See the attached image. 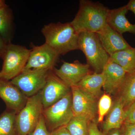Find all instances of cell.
Wrapping results in <instances>:
<instances>
[{"instance_id": "cell-32", "label": "cell", "mask_w": 135, "mask_h": 135, "mask_svg": "<svg viewBox=\"0 0 135 135\" xmlns=\"http://www.w3.org/2000/svg\"><path fill=\"white\" fill-rule=\"evenodd\" d=\"M6 5L5 3V1L3 0H0V9L1 8L3 7H4Z\"/></svg>"}, {"instance_id": "cell-20", "label": "cell", "mask_w": 135, "mask_h": 135, "mask_svg": "<svg viewBox=\"0 0 135 135\" xmlns=\"http://www.w3.org/2000/svg\"><path fill=\"white\" fill-rule=\"evenodd\" d=\"M118 94L126 111L135 101V72L127 74Z\"/></svg>"}, {"instance_id": "cell-4", "label": "cell", "mask_w": 135, "mask_h": 135, "mask_svg": "<svg viewBox=\"0 0 135 135\" xmlns=\"http://www.w3.org/2000/svg\"><path fill=\"white\" fill-rule=\"evenodd\" d=\"M44 108L41 91L28 98L26 104L16 116V127L17 135H29L38 123Z\"/></svg>"}, {"instance_id": "cell-24", "label": "cell", "mask_w": 135, "mask_h": 135, "mask_svg": "<svg viewBox=\"0 0 135 135\" xmlns=\"http://www.w3.org/2000/svg\"><path fill=\"white\" fill-rule=\"evenodd\" d=\"M50 134L42 114L35 129L29 135H50Z\"/></svg>"}, {"instance_id": "cell-23", "label": "cell", "mask_w": 135, "mask_h": 135, "mask_svg": "<svg viewBox=\"0 0 135 135\" xmlns=\"http://www.w3.org/2000/svg\"><path fill=\"white\" fill-rule=\"evenodd\" d=\"M112 101L110 95L104 94L99 98L98 102V122L103 121L104 116L107 114L112 105Z\"/></svg>"}, {"instance_id": "cell-8", "label": "cell", "mask_w": 135, "mask_h": 135, "mask_svg": "<svg viewBox=\"0 0 135 135\" xmlns=\"http://www.w3.org/2000/svg\"><path fill=\"white\" fill-rule=\"evenodd\" d=\"M32 47L24 69L53 70L60 55L45 42L39 46L32 44Z\"/></svg>"}, {"instance_id": "cell-22", "label": "cell", "mask_w": 135, "mask_h": 135, "mask_svg": "<svg viewBox=\"0 0 135 135\" xmlns=\"http://www.w3.org/2000/svg\"><path fill=\"white\" fill-rule=\"evenodd\" d=\"M89 122L84 117L74 116L65 127L71 135H89Z\"/></svg>"}, {"instance_id": "cell-27", "label": "cell", "mask_w": 135, "mask_h": 135, "mask_svg": "<svg viewBox=\"0 0 135 135\" xmlns=\"http://www.w3.org/2000/svg\"><path fill=\"white\" fill-rule=\"evenodd\" d=\"M121 130L122 135H135V124L123 125Z\"/></svg>"}, {"instance_id": "cell-31", "label": "cell", "mask_w": 135, "mask_h": 135, "mask_svg": "<svg viewBox=\"0 0 135 135\" xmlns=\"http://www.w3.org/2000/svg\"><path fill=\"white\" fill-rule=\"evenodd\" d=\"M104 135H122L121 128L112 129Z\"/></svg>"}, {"instance_id": "cell-2", "label": "cell", "mask_w": 135, "mask_h": 135, "mask_svg": "<svg viewBox=\"0 0 135 135\" xmlns=\"http://www.w3.org/2000/svg\"><path fill=\"white\" fill-rule=\"evenodd\" d=\"M41 32L45 38V43L60 55L79 50V34L70 22L51 23L44 25Z\"/></svg>"}, {"instance_id": "cell-3", "label": "cell", "mask_w": 135, "mask_h": 135, "mask_svg": "<svg viewBox=\"0 0 135 135\" xmlns=\"http://www.w3.org/2000/svg\"><path fill=\"white\" fill-rule=\"evenodd\" d=\"M79 50L85 55L87 64L95 72L101 73L109 62L110 56L102 46L97 33L82 32L79 34Z\"/></svg>"}, {"instance_id": "cell-11", "label": "cell", "mask_w": 135, "mask_h": 135, "mask_svg": "<svg viewBox=\"0 0 135 135\" xmlns=\"http://www.w3.org/2000/svg\"><path fill=\"white\" fill-rule=\"evenodd\" d=\"M90 66L79 60L70 63L63 61L60 68H54L53 73L70 88L76 86L83 77L90 74Z\"/></svg>"}, {"instance_id": "cell-21", "label": "cell", "mask_w": 135, "mask_h": 135, "mask_svg": "<svg viewBox=\"0 0 135 135\" xmlns=\"http://www.w3.org/2000/svg\"><path fill=\"white\" fill-rule=\"evenodd\" d=\"M14 111L6 109L0 115V135H17Z\"/></svg>"}, {"instance_id": "cell-1", "label": "cell", "mask_w": 135, "mask_h": 135, "mask_svg": "<svg viewBox=\"0 0 135 135\" xmlns=\"http://www.w3.org/2000/svg\"><path fill=\"white\" fill-rule=\"evenodd\" d=\"M109 9L99 2L81 0L79 8L71 24L78 34L97 33L107 24Z\"/></svg>"}, {"instance_id": "cell-7", "label": "cell", "mask_w": 135, "mask_h": 135, "mask_svg": "<svg viewBox=\"0 0 135 135\" xmlns=\"http://www.w3.org/2000/svg\"><path fill=\"white\" fill-rule=\"evenodd\" d=\"M50 71L24 69L10 81L26 96L30 97L38 94L43 89Z\"/></svg>"}, {"instance_id": "cell-13", "label": "cell", "mask_w": 135, "mask_h": 135, "mask_svg": "<svg viewBox=\"0 0 135 135\" xmlns=\"http://www.w3.org/2000/svg\"><path fill=\"white\" fill-rule=\"evenodd\" d=\"M97 34L102 46L110 56L131 47L122 35L107 24Z\"/></svg>"}, {"instance_id": "cell-17", "label": "cell", "mask_w": 135, "mask_h": 135, "mask_svg": "<svg viewBox=\"0 0 135 135\" xmlns=\"http://www.w3.org/2000/svg\"><path fill=\"white\" fill-rule=\"evenodd\" d=\"M104 80V75L103 73H90L83 77L76 86L83 92L98 100L103 95L101 89L103 86Z\"/></svg>"}, {"instance_id": "cell-19", "label": "cell", "mask_w": 135, "mask_h": 135, "mask_svg": "<svg viewBox=\"0 0 135 135\" xmlns=\"http://www.w3.org/2000/svg\"><path fill=\"white\" fill-rule=\"evenodd\" d=\"M14 32L13 13L6 4L0 9V36L8 44L11 43Z\"/></svg>"}, {"instance_id": "cell-28", "label": "cell", "mask_w": 135, "mask_h": 135, "mask_svg": "<svg viewBox=\"0 0 135 135\" xmlns=\"http://www.w3.org/2000/svg\"><path fill=\"white\" fill-rule=\"evenodd\" d=\"M8 44L0 36V58L3 59Z\"/></svg>"}, {"instance_id": "cell-16", "label": "cell", "mask_w": 135, "mask_h": 135, "mask_svg": "<svg viewBox=\"0 0 135 135\" xmlns=\"http://www.w3.org/2000/svg\"><path fill=\"white\" fill-rule=\"evenodd\" d=\"M126 118V110L119 98H117L113 103L112 107L102 123V133L106 134L109 131L119 129L123 126Z\"/></svg>"}, {"instance_id": "cell-15", "label": "cell", "mask_w": 135, "mask_h": 135, "mask_svg": "<svg viewBox=\"0 0 135 135\" xmlns=\"http://www.w3.org/2000/svg\"><path fill=\"white\" fill-rule=\"evenodd\" d=\"M128 11L126 5L110 10L107 17V24L121 35L124 33L129 32L135 35V24H131L126 17Z\"/></svg>"}, {"instance_id": "cell-10", "label": "cell", "mask_w": 135, "mask_h": 135, "mask_svg": "<svg viewBox=\"0 0 135 135\" xmlns=\"http://www.w3.org/2000/svg\"><path fill=\"white\" fill-rule=\"evenodd\" d=\"M71 92V88L51 70L46 84L41 91L44 109L54 104Z\"/></svg>"}, {"instance_id": "cell-5", "label": "cell", "mask_w": 135, "mask_h": 135, "mask_svg": "<svg viewBox=\"0 0 135 135\" xmlns=\"http://www.w3.org/2000/svg\"><path fill=\"white\" fill-rule=\"evenodd\" d=\"M30 51L24 46L9 43L3 59L0 79L11 81L20 74L25 67Z\"/></svg>"}, {"instance_id": "cell-6", "label": "cell", "mask_w": 135, "mask_h": 135, "mask_svg": "<svg viewBox=\"0 0 135 135\" xmlns=\"http://www.w3.org/2000/svg\"><path fill=\"white\" fill-rule=\"evenodd\" d=\"M71 92L51 106L43 110L42 115L50 132L66 126L74 116Z\"/></svg>"}, {"instance_id": "cell-14", "label": "cell", "mask_w": 135, "mask_h": 135, "mask_svg": "<svg viewBox=\"0 0 135 135\" xmlns=\"http://www.w3.org/2000/svg\"><path fill=\"white\" fill-rule=\"evenodd\" d=\"M102 73L105 77L103 88L105 94L110 95L118 94L127 73L120 66L109 60Z\"/></svg>"}, {"instance_id": "cell-25", "label": "cell", "mask_w": 135, "mask_h": 135, "mask_svg": "<svg viewBox=\"0 0 135 135\" xmlns=\"http://www.w3.org/2000/svg\"><path fill=\"white\" fill-rule=\"evenodd\" d=\"M135 124V101L126 111V118L123 125Z\"/></svg>"}, {"instance_id": "cell-30", "label": "cell", "mask_w": 135, "mask_h": 135, "mask_svg": "<svg viewBox=\"0 0 135 135\" xmlns=\"http://www.w3.org/2000/svg\"><path fill=\"white\" fill-rule=\"evenodd\" d=\"M128 11H130L135 15V0H130L126 5Z\"/></svg>"}, {"instance_id": "cell-18", "label": "cell", "mask_w": 135, "mask_h": 135, "mask_svg": "<svg viewBox=\"0 0 135 135\" xmlns=\"http://www.w3.org/2000/svg\"><path fill=\"white\" fill-rule=\"evenodd\" d=\"M109 61L120 66L127 73L135 72V48L118 51L110 56Z\"/></svg>"}, {"instance_id": "cell-12", "label": "cell", "mask_w": 135, "mask_h": 135, "mask_svg": "<svg viewBox=\"0 0 135 135\" xmlns=\"http://www.w3.org/2000/svg\"><path fill=\"white\" fill-rule=\"evenodd\" d=\"M0 98L5 103L7 109L17 114L24 107L28 98L10 81L1 79Z\"/></svg>"}, {"instance_id": "cell-29", "label": "cell", "mask_w": 135, "mask_h": 135, "mask_svg": "<svg viewBox=\"0 0 135 135\" xmlns=\"http://www.w3.org/2000/svg\"><path fill=\"white\" fill-rule=\"evenodd\" d=\"M50 135H71L65 126L61 127L50 132Z\"/></svg>"}, {"instance_id": "cell-26", "label": "cell", "mask_w": 135, "mask_h": 135, "mask_svg": "<svg viewBox=\"0 0 135 135\" xmlns=\"http://www.w3.org/2000/svg\"><path fill=\"white\" fill-rule=\"evenodd\" d=\"M89 135H104L98 129L96 120L89 122Z\"/></svg>"}, {"instance_id": "cell-9", "label": "cell", "mask_w": 135, "mask_h": 135, "mask_svg": "<svg viewBox=\"0 0 135 135\" xmlns=\"http://www.w3.org/2000/svg\"><path fill=\"white\" fill-rule=\"evenodd\" d=\"M72 109L75 116H82L89 121L96 120L98 113L97 99L80 89L77 86L71 87Z\"/></svg>"}]
</instances>
